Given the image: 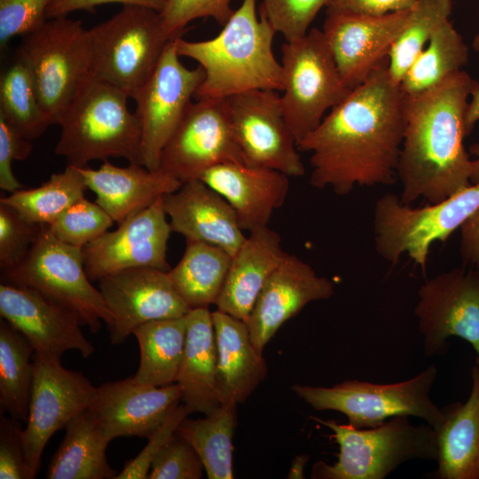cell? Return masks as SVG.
<instances>
[{
    "label": "cell",
    "mask_w": 479,
    "mask_h": 479,
    "mask_svg": "<svg viewBox=\"0 0 479 479\" xmlns=\"http://www.w3.org/2000/svg\"><path fill=\"white\" fill-rule=\"evenodd\" d=\"M383 65L324 117L297 144L310 152V184L337 195L356 186L391 185L404 130V98Z\"/></svg>",
    "instance_id": "6da1fadb"
},
{
    "label": "cell",
    "mask_w": 479,
    "mask_h": 479,
    "mask_svg": "<svg viewBox=\"0 0 479 479\" xmlns=\"http://www.w3.org/2000/svg\"><path fill=\"white\" fill-rule=\"evenodd\" d=\"M476 81L459 71L430 90L405 95L397 177L400 200L437 203L469 186L473 161L463 139L468 98Z\"/></svg>",
    "instance_id": "7a4b0ae2"
},
{
    "label": "cell",
    "mask_w": 479,
    "mask_h": 479,
    "mask_svg": "<svg viewBox=\"0 0 479 479\" xmlns=\"http://www.w3.org/2000/svg\"><path fill=\"white\" fill-rule=\"evenodd\" d=\"M275 34L266 19L257 17L256 0H242L215 37H177L178 55L195 60L204 72L195 98H225L259 89L283 90V68L272 50Z\"/></svg>",
    "instance_id": "3957f363"
},
{
    "label": "cell",
    "mask_w": 479,
    "mask_h": 479,
    "mask_svg": "<svg viewBox=\"0 0 479 479\" xmlns=\"http://www.w3.org/2000/svg\"><path fill=\"white\" fill-rule=\"evenodd\" d=\"M128 98L118 88L89 76L59 122L55 153L77 168L112 157L141 165V126Z\"/></svg>",
    "instance_id": "277c9868"
},
{
    "label": "cell",
    "mask_w": 479,
    "mask_h": 479,
    "mask_svg": "<svg viewBox=\"0 0 479 479\" xmlns=\"http://www.w3.org/2000/svg\"><path fill=\"white\" fill-rule=\"evenodd\" d=\"M312 419L333 432L330 437L340 449L333 465L324 461L313 465L311 477L315 479H384L407 461H436L438 458L434 428L412 424L408 416H395L368 428Z\"/></svg>",
    "instance_id": "5b68a950"
},
{
    "label": "cell",
    "mask_w": 479,
    "mask_h": 479,
    "mask_svg": "<svg viewBox=\"0 0 479 479\" xmlns=\"http://www.w3.org/2000/svg\"><path fill=\"white\" fill-rule=\"evenodd\" d=\"M88 31L90 76L118 88L133 99L173 40L160 12L138 5H123L113 17Z\"/></svg>",
    "instance_id": "8992f818"
},
{
    "label": "cell",
    "mask_w": 479,
    "mask_h": 479,
    "mask_svg": "<svg viewBox=\"0 0 479 479\" xmlns=\"http://www.w3.org/2000/svg\"><path fill=\"white\" fill-rule=\"evenodd\" d=\"M1 282L32 289L74 311L82 326L96 334L104 321L114 322L99 289L87 276L82 250L57 239L49 226L41 230L25 256L1 270Z\"/></svg>",
    "instance_id": "52a82bcc"
},
{
    "label": "cell",
    "mask_w": 479,
    "mask_h": 479,
    "mask_svg": "<svg viewBox=\"0 0 479 479\" xmlns=\"http://www.w3.org/2000/svg\"><path fill=\"white\" fill-rule=\"evenodd\" d=\"M437 368L430 365L406 381L380 384L345 381L333 387L302 384L292 390L317 411H335L357 428H374L395 416H413L424 420L434 429L443 420L444 412L431 399L430 391Z\"/></svg>",
    "instance_id": "ba28073f"
},
{
    "label": "cell",
    "mask_w": 479,
    "mask_h": 479,
    "mask_svg": "<svg viewBox=\"0 0 479 479\" xmlns=\"http://www.w3.org/2000/svg\"><path fill=\"white\" fill-rule=\"evenodd\" d=\"M478 208L479 183L421 208H412L402 203L398 195L385 193L373 208L375 250L392 266L406 254L425 271L431 245L445 242Z\"/></svg>",
    "instance_id": "9c48e42d"
},
{
    "label": "cell",
    "mask_w": 479,
    "mask_h": 479,
    "mask_svg": "<svg viewBox=\"0 0 479 479\" xmlns=\"http://www.w3.org/2000/svg\"><path fill=\"white\" fill-rule=\"evenodd\" d=\"M89 31L80 20L53 18L26 35L17 57L29 71L42 107L59 124L90 76Z\"/></svg>",
    "instance_id": "30bf717a"
},
{
    "label": "cell",
    "mask_w": 479,
    "mask_h": 479,
    "mask_svg": "<svg viewBox=\"0 0 479 479\" xmlns=\"http://www.w3.org/2000/svg\"><path fill=\"white\" fill-rule=\"evenodd\" d=\"M280 102L296 144L312 132L351 91L343 82L322 30L311 28L281 47Z\"/></svg>",
    "instance_id": "8fae6325"
},
{
    "label": "cell",
    "mask_w": 479,
    "mask_h": 479,
    "mask_svg": "<svg viewBox=\"0 0 479 479\" xmlns=\"http://www.w3.org/2000/svg\"><path fill=\"white\" fill-rule=\"evenodd\" d=\"M413 311L426 357L444 355L456 336L472 345L479 366V269L463 265L426 280Z\"/></svg>",
    "instance_id": "7c38bea8"
},
{
    "label": "cell",
    "mask_w": 479,
    "mask_h": 479,
    "mask_svg": "<svg viewBox=\"0 0 479 479\" xmlns=\"http://www.w3.org/2000/svg\"><path fill=\"white\" fill-rule=\"evenodd\" d=\"M224 99L245 164L277 170L289 177L305 174L295 137L276 90H251Z\"/></svg>",
    "instance_id": "4fadbf2b"
},
{
    "label": "cell",
    "mask_w": 479,
    "mask_h": 479,
    "mask_svg": "<svg viewBox=\"0 0 479 479\" xmlns=\"http://www.w3.org/2000/svg\"><path fill=\"white\" fill-rule=\"evenodd\" d=\"M176 39L166 45L152 75L135 98L141 126V165L158 170L161 151L177 129L204 79L199 66L180 60Z\"/></svg>",
    "instance_id": "5bb4252c"
},
{
    "label": "cell",
    "mask_w": 479,
    "mask_h": 479,
    "mask_svg": "<svg viewBox=\"0 0 479 479\" xmlns=\"http://www.w3.org/2000/svg\"><path fill=\"white\" fill-rule=\"evenodd\" d=\"M34 382L24 428L27 461L32 479L41 467L48 441L88 409L97 387L81 372L62 366L60 359L35 352Z\"/></svg>",
    "instance_id": "9a60e30c"
},
{
    "label": "cell",
    "mask_w": 479,
    "mask_h": 479,
    "mask_svg": "<svg viewBox=\"0 0 479 479\" xmlns=\"http://www.w3.org/2000/svg\"><path fill=\"white\" fill-rule=\"evenodd\" d=\"M229 162L244 163L225 99L192 102L161 151L159 170L184 183Z\"/></svg>",
    "instance_id": "2e32d148"
},
{
    "label": "cell",
    "mask_w": 479,
    "mask_h": 479,
    "mask_svg": "<svg viewBox=\"0 0 479 479\" xmlns=\"http://www.w3.org/2000/svg\"><path fill=\"white\" fill-rule=\"evenodd\" d=\"M98 289L113 316L112 344H121L146 322L185 316L191 308L175 289L169 271L134 267L106 275Z\"/></svg>",
    "instance_id": "e0dca14e"
},
{
    "label": "cell",
    "mask_w": 479,
    "mask_h": 479,
    "mask_svg": "<svg viewBox=\"0 0 479 479\" xmlns=\"http://www.w3.org/2000/svg\"><path fill=\"white\" fill-rule=\"evenodd\" d=\"M172 232L163 206V196L153 205L106 232L82 250L84 268L90 281L134 267L169 271L168 241Z\"/></svg>",
    "instance_id": "ac0fdd59"
},
{
    "label": "cell",
    "mask_w": 479,
    "mask_h": 479,
    "mask_svg": "<svg viewBox=\"0 0 479 479\" xmlns=\"http://www.w3.org/2000/svg\"><path fill=\"white\" fill-rule=\"evenodd\" d=\"M409 11L383 15L327 14L322 31L340 75L349 89L360 85L388 64Z\"/></svg>",
    "instance_id": "d6986e66"
},
{
    "label": "cell",
    "mask_w": 479,
    "mask_h": 479,
    "mask_svg": "<svg viewBox=\"0 0 479 479\" xmlns=\"http://www.w3.org/2000/svg\"><path fill=\"white\" fill-rule=\"evenodd\" d=\"M0 315L27 338L35 352L61 359L67 350H77L85 358L95 351L74 311L32 289L1 282Z\"/></svg>",
    "instance_id": "ffe728a7"
},
{
    "label": "cell",
    "mask_w": 479,
    "mask_h": 479,
    "mask_svg": "<svg viewBox=\"0 0 479 479\" xmlns=\"http://www.w3.org/2000/svg\"><path fill=\"white\" fill-rule=\"evenodd\" d=\"M180 401L177 383L154 387L129 377L97 387L88 409L110 441L120 436L148 438Z\"/></svg>",
    "instance_id": "44dd1931"
},
{
    "label": "cell",
    "mask_w": 479,
    "mask_h": 479,
    "mask_svg": "<svg viewBox=\"0 0 479 479\" xmlns=\"http://www.w3.org/2000/svg\"><path fill=\"white\" fill-rule=\"evenodd\" d=\"M334 292L329 279L318 275L298 256L287 254L266 281L246 321L257 351L263 353L279 328L308 303L329 299Z\"/></svg>",
    "instance_id": "7402d4cb"
},
{
    "label": "cell",
    "mask_w": 479,
    "mask_h": 479,
    "mask_svg": "<svg viewBox=\"0 0 479 479\" xmlns=\"http://www.w3.org/2000/svg\"><path fill=\"white\" fill-rule=\"evenodd\" d=\"M163 206L172 232L186 240L218 246L233 256L247 238L233 208L200 179L184 182L164 195Z\"/></svg>",
    "instance_id": "603a6c76"
},
{
    "label": "cell",
    "mask_w": 479,
    "mask_h": 479,
    "mask_svg": "<svg viewBox=\"0 0 479 479\" xmlns=\"http://www.w3.org/2000/svg\"><path fill=\"white\" fill-rule=\"evenodd\" d=\"M233 208L242 230L266 226L273 211L280 208L289 191L286 174L245 163L216 165L200 177Z\"/></svg>",
    "instance_id": "cb8c5ba5"
},
{
    "label": "cell",
    "mask_w": 479,
    "mask_h": 479,
    "mask_svg": "<svg viewBox=\"0 0 479 479\" xmlns=\"http://www.w3.org/2000/svg\"><path fill=\"white\" fill-rule=\"evenodd\" d=\"M78 169L88 189L95 193V201L118 225L183 184L159 169L150 170L135 163L119 167L105 161L98 169L87 166Z\"/></svg>",
    "instance_id": "d4e9b609"
},
{
    "label": "cell",
    "mask_w": 479,
    "mask_h": 479,
    "mask_svg": "<svg viewBox=\"0 0 479 479\" xmlns=\"http://www.w3.org/2000/svg\"><path fill=\"white\" fill-rule=\"evenodd\" d=\"M287 254L279 234L268 225L250 231L232 256L217 310L246 322L266 281Z\"/></svg>",
    "instance_id": "484cf974"
},
{
    "label": "cell",
    "mask_w": 479,
    "mask_h": 479,
    "mask_svg": "<svg viewBox=\"0 0 479 479\" xmlns=\"http://www.w3.org/2000/svg\"><path fill=\"white\" fill-rule=\"evenodd\" d=\"M217 349L216 394L220 404L244 403L267 375L263 353L254 346L244 320L212 312Z\"/></svg>",
    "instance_id": "4316f807"
},
{
    "label": "cell",
    "mask_w": 479,
    "mask_h": 479,
    "mask_svg": "<svg viewBox=\"0 0 479 479\" xmlns=\"http://www.w3.org/2000/svg\"><path fill=\"white\" fill-rule=\"evenodd\" d=\"M187 328L176 383L191 413L205 415L221 404L216 394L217 349L212 312L195 308L186 314Z\"/></svg>",
    "instance_id": "83f0119b"
},
{
    "label": "cell",
    "mask_w": 479,
    "mask_h": 479,
    "mask_svg": "<svg viewBox=\"0 0 479 479\" xmlns=\"http://www.w3.org/2000/svg\"><path fill=\"white\" fill-rule=\"evenodd\" d=\"M472 386L465 403L442 407L444 418L435 428L439 479H479V366L471 370Z\"/></svg>",
    "instance_id": "f1b7e54d"
},
{
    "label": "cell",
    "mask_w": 479,
    "mask_h": 479,
    "mask_svg": "<svg viewBox=\"0 0 479 479\" xmlns=\"http://www.w3.org/2000/svg\"><path fill=\"white\" fill-rule=\"evenodd\" d=\"M52 455L47 479H114L118 474L108 463L106 450L111 442L96 425L89 409L73 418Z\"/></svg>",
    "instance_id": "f546056e"
},
{
    "label": "cell",
    "mask_w": 479,
    "mask_h": 479,
    "mask_svg": "<svg viewBox=\"0 0 479 479\" xmlns=\"http://www.w3.org/2000/svg\"><path fill=\"white\" fill-rule=\"evenodd\" d=\"M232 259V255L218 246L186 240L182 258L169 274L191 309L208 308L220 295Z\"/></svg>",
    "instance_id": "4dcf8cb0"
},
{
    "label": "cell",
    "mask_w": 479,
    "mask_h": 479,
    "mask_svg": "<svg viewBox=\"0 0 479 479\" xmlns=\"http://www.w3.org/2000/svg\"><path fill=\"white\" fill-rule=\"evenodd\" d=\"M186 328L185 315L149 321L133 330L140 351L139 365L132 376L136 381L154 387L176 383Z\"/></svg>",
    "instance_id": "1f68e13d"
},
{
    "label": "cell",
    "mask_w": 479,
    "mask_h": 479,
    "mask_svg": "<svg viewBox=\"0 0 479 479\" xmlns=\"http://www.w3.org/2000/svg\"><path fill=\"white\" fill-rule=\"evenodd\" d=\"M237 403L221 404L205 418H185L176 432L200 457L209 479H232V438L237 427Z\"/></svg>",
    "instance_id": "d6a6232c"
},
{
    "label": "cell",
    "mask_w": 479,
    "mask_h": 479,
    "mask_svg": "<svg viewBox=\"0 0 479 479\" xmlns=\"http://www.w3.org/2000/svg\"><path fill=\"white\" fill-rule=\"evenodd\" d=\"M35 349L5 319L0 320V412L27 421L34 382Z\"/></svg>",
    "instance_id": "836d02e7"
},
{
    "label": "cell",
    "mask_w": 479,
    "mask_h": 479,
    "mask_svg": "<svg viewBox=\"0 0 479 479\" xmlns=\"http://www.w3.org/2000/svg\"><path fill=\"white\" fill-rule=\"evenodd\" d=\"M469 59V50L450 20L443 23L414 59L400 87L405 95L432 89L461 71Z\"/></svg>",
    "instance_id": "e575fe53"
},
{
    "label": "cell",
    "mask_w": 479,
    "mask_h": 479,
    "mask_svg": "<svg viewBox=\"0 0 479 479\" xmlns=\"http://www.w3.org/2000/svg\"><path fill=\"white\" fill-rule=\"evenodd\" d=\"M88 186L77 167L67 165L59 173H54L42 185L31 189H20L0 202L12 206L26 219L39 224H51L64 211L85 197Z\"/></svg>",
    "instance_id": "d590c367"
},
{
    "label": "cell",
    "mask_w": 479,
    "mask_h": 479,
    "mask_svg": "<svg viewBox=\"0 0 479 479\" xmlns=\"http://www.w3.org/2000/svg\"><path fill=\"white\" fill-rule=\"evenodd\" d=\"M0 117L28 140L53 124L40 104L29 71L18 59L1 75Z\"/></svg>",
    "instance_id": "8d00e7d4"
},
{
    "label": "cell",
    "mask_w": 479,
    "mask_h": 479,
    "mask_svg": "<svg viewBox=\"0 0 479 479\" xmlns=\"http://www.w3.org/2000/svg\"><path fill=\"white\" fill-rule=\"evenodd\" d=\"M452 0H417L388 59L390 79L400 84L406 71L452 10Z\"/></svg>",
    "instance_id": "74e56055"
},
{
    "label": "cell",
    "mask_w": 479,
    "mask_h": 479,
    "mask_svg": "<svg viewBox=\"0 0 479 479\" xmlns=\"http://www.w3.org/2000/svg\"><path fill=\"white\" fill-rule=\"evenodd\" d=\"M114 223L113 218L96 201L83 197L48 226L59 240L82 248L108 232Z\"/></svg>",
    "instance_id": "f35d334b"
},
{
    "label": "cell",
    "mask_w": 479,
    "mask_h": 479,
    "mask_svg": "<svg viewBox=\"0 0 479 479\" xmlns=\"http://www.w3.org/2000/svg\"><path fill=\"white\" fill-rule=\"evenodd\" d=\"M332 0H262L260 16L280 33L286 41L304 36L323 7Z\"/></svg>",
    "instance_id": "ab89813d"
},
{
    "label": "cell",
    "mask_w": 479,
    "mask_h": 479,
    "mask_svg": "<svg viewBox=\"0 0 479 479\" xmlns=\"http://www.w3.org/2000/svg\"><path fill=\"white\" fill-rule=\"evenodd\" d=\"M42 224L26 219L14 208L0 202V268L19 263L36 239Z\"/></svg>",
    "instance_id": "60d3db41"
},
{
    "label": "cell",
    "mask_w": 479,
    "mask_h": 479,
    "mask_svg": "<svg viewBox=\"0 0 479 479\" xmlns=\"http://www.w3.org/2000/svg\"><path fill=\"white\" fill-rule=\"evenodd\" d=\"M232 0H167L160 12L164 28L171 39L183 35L186 26L200 18H212L224 25L233 13Z\"/></svg>",
    "instance_id": "b9f144b4"
},
{
    "label": "cell",
    "mask_w": 479,
    "mask_h": 479,
    "mask_svg": "<svg viewBox=\"0 0 479 479\" xmlns=\"http://www.w3.org/2000/svg\"><path fill=\"white\" fill-rule=\"evenodd\" d=\"M204 470L194 448L175 432L153 461L147 479H200Z\"/></svg>",
    "instance_id": "7bdbcfd3"
},
{
    "label": "cell",
    "mask_w": 479,
    "mask_h": 479,
    "mask_svg": "<svg viewBox=\"0 0 479 479\" xmlns=\"http://www.w3.org/2000/svg\"><path fill=\"white\" fill-rule=\"evenodd\" d=\"M53 0H0V44L16 35L26 36L47 21Z\"/></svg>",
    "instance_id": "ee69618b"
},
{
    "label": "cell",
    "mask_w": 479,
    "mask_h": 479,
    "mask_svg": "<svg viewBox=\"0 0 479 479\" xmlns=\"http://www.w3.org/2000/svg\"><path fill=\"white\" fill-rule=\"evenodd\" d=\"M190 413L184 404L174 405L161 425L147 438L148 442L143 450L125 464L114 479H147L153 461L174 435L180 422Z\"/></svg>",
    "instance_id": "f6af8a7d"
},
{
    "label": "cell",
    "mask_w": 479,
    "mask_h": 479,
    "mask_svg": "<svg viewBox=\"0 0 479 479\" xmlns=\"http://www.w3.org/2000/svg\"><path fill=\"white\" fill-rule=\"evenodd\" d=\"M0 478L32 479L20 420L0 412Z\"/></svg>",
    "instance_id": "bcb514c9"
},
{
    "label": "cell",
    "mask_w": 479,
    "mask_h": 479,
    "mask_svg": "<svg viewBox=\"0 0 479 479\" xmlns=\"http://www.w3.org/2000/svg\"><path fill=\"white\" fill-rule=\"evenodd\" d=\"M31 140L20 136L0 117V188L11 193L22 188L12 172V162L23 161L31 153Z\"/></svg>",
    "instance_id": "7dc6e473"
},
{
    "label": "cell",
    "mask_w": 479,
    "mask_h": 479,
    "mask_svg": "<svg viewBox=\"0 0 479 479\" xmlns=\"http://www.w3.org/2000/svg\"><path fill=\"white\" fill-rule=\"evenodd\" d=\"M417 0H332L326 14L383 15L411 9Z\"/></svg>",
    "instance_id": "c3c4849f"
},
{
    "label": "cell",
    "mask_w": 479,
    "mask_h": 479,
    "mask_svg": "<svg viewBox=\"0 0 479 479\" xmlns=\"http://www.w3.org/2000/svg\"><path fill=\"white\" fill-rule=\"evenodd\" d=\"M167 0H53L47 11V17L53 19L66 17L79 10H90L105 4H122V5H138L161 12Z\"/></svg>",
    "instance_id": "681fc988"
},
{
    "label": "cell",
    "mask_w": 479,
    "mask_h": 479,
    "mask_svg": "<svg viewBox=\"0 0 479 479\" xmlns=\"http://www.w3.org/2000/svg\"><path fill=\"white\" fill-rule=\"evenodd\" d=\"M459 253L464 266L479 269V208L459 228Z\"/></svg>",
    "instance_id": "f907efd6"
},
{
    "label": "cell",
    "mask_w": 479,
    "mask_h": 479,
    "mask_svg": "<svg viewBox=\"0 0 479 479\" xmlns=\"http://www.w3.org/2000/svg\"><path fill=\"white\" fill-rule=\"evenodd\" d=\"M479 121V82H475L471 93L470 100L468 101L466 115L465 127L467 135H469L475 128V123ZM469 153L475 155L476 158L473 161L472 174L470 181L472 184L479 183V144L470 145Z\"/></svg>",
    "instance_id": "816d5d0a"
},
{
    "label": "cell",
    "mask_w": 479,
    "mask_h": 479,
    "mask_svg": "<svg viewBox=\"0 0 479 479\" xmlns=\"http://www.w3.org/2000/svg\"><path fill=\"white\" fill-rule=\"evenodd\" d=\"M310 459V455L301 454L296 456L291 465L289 469L287 478L289 479H302L304 478V467Z\"/></svg>",
    "instance_id": "f5cc1de1"
},
{
    "label": "cell",
    "mask_w": 479,
    "mask_h": 479,
    "mask_svg": "<svg viewBox=\"0 0 479 479\" xmlns=\"http://www.w3.org/2000/svg\"><path fill=\"white\" fill-rule=\"evenodd\" d=\"M473 48L479 52V32L477 35L474 37L473 43H472Z\"/></svg>",
    "instance_id": "db71d44e"
}]
</instances>
